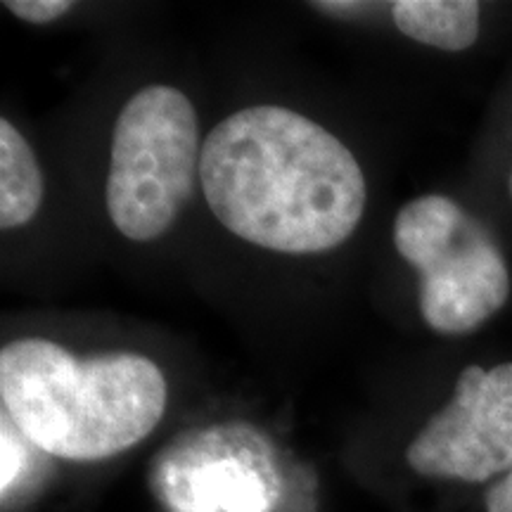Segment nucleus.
<instances>
[{
	"label": "nucleus",
	"instance_id": "nucleus-1",
	"mask_svg": "<svg viewBox=\"0 0 512 512\" xmlns=\"http://www.w3.org/2000/svg\"><path fill=\"white\" fill-rule=\"evenodd\" d=\"M200 185L211 214L249 245L320 254L351 238L368 200L361 164L304 114L254 105L204 138Z\"/></svg>",
	"mask_w": 512,
	"mask_h": 512
},
{
	"label": "nucleus",
	"instance_id": "nucleus-2",
	"mask_svg": "<svg viewBox=\"0 0 512 512\" xmlns=\"http://www.w3.org/2000/svg\"><path fill=\"white\" fill-rule=\"evenodd\" d=\"M5 418L55 458L105 460L143 441L164 418L162 368L140 354L76 358L41 337L0 351Z\"/></svg>",
	"mask_w": 512,
	"mask_h": 512
},
{
	"label": "nucleus",
	"instance_id": "nucleus-3",
	"mask_svg": "<svg viewBox=\"0 0 512 512\" xmlns=\"http://www.w3.org/2000/svg\"><path fill=\"white\" fill-rule=\"evenodd\" d=\"M202 145L195 107L174 86H147L121 107L105 204L124 238L152 242L174 226L200 181Z\"/></svg>",
	"mask_w": 512,
	"mask_h": 512
},
{
	"label": "nucleus",
	"instance_id": "nucleus-4",
	"mask_svg": "<svg viewBox=\"0 0 512 512\" xmlns=\"http://www.w3.org/2000/svg\"><path fill=\"white\" fill-rule=\"evenodd\" d=\"M394 247L420 273V311L441 335L477 330L510 297V273L491 233L453 202L425 195L394 219Z\"/></svg>",
	"mask_w": 512,
	"mask_h": 512
},
{
	"label": "nucleus",
	"instance_id": "nucleus-5",
	"mask_svg": "<svg viewBox=\"0 0 512 512\" xmlns=\"http://www.w3.org/2000/svg\"><path fill=\"white\" fill-rule=\"evenodd\" d=\"M152 489L174 512H268L280 496L271 441L245 422L178 437L155 460Z\"/></svg>",
	"mask_w": 512,
	"mask_h": 512
},
{
	"label": "nucleus",
	"instance_id": "nucleus-6",
	"mask_svg": "<svg viewBox=\"0 0 512 512\" xmlns=\"http://www.w3.org/2000/svg\"><path fill=\"white\" fill-rule=\"evenodd\" d=\"M406 460L422 477L472 484L512 472V363L467 366L453 399L408 444Z\"/></svg>",
	"mask_w": 512,
	"mask_h": 512
},
{
	"label": "nucleus",
	"instance_id": "nucleus-7",
	"mask_svg": "<svg viewBox=\"0 0 512 512\" xmlns=\"http://www.w3.org/2000/svg\"><path fill=\"white\" fill-rule=\"evenodd\" d=\"M482 5L477 0H396V29L413 41L439 50L470 48L479 36Z\"/></svg>",
	"mask_w": 512,
	"mask_h": 512
},
{
	"label": "nucleus",
	"instance_id": "nucleus-8",
	"mask_svg": "<svg viewBox=\"0 0 512 512\" xmlns=\"http://www.w3.org/2000/svg\"><path fill=\"white\" fill-rule=\"evenodd\" d=\"M43 202V174L27 138L0 121V226L19 228L36 216Z\"/></svg>",
	"mask_w": 512,
	"mask_h": 512
},
{
	"label": "nucleus",
	"instance_id": "nucleus-9",
	"mask_svg": "<svg viewBox=\"0 0 512 512\" xmlns=\"http://www.w3.org/2000/svg\"><path fill=\"white\" fill-rule=\"evenodd\" d=\"M3 8L29 24H50L72 10L69 0H5Z\"/></svg>",
	"mask_w": 512,
	"mask_h": 512
},
{
	"label": "nucleus",
	"instance_id": "nucleus-10",
	"mask_svg": "<svg viewBox=\"0 0 512 512\" xmlns=\"http://www.w3.org/2000/svg\"><path fill=\"white\" fill-rule=\"evenodd\" d=\"M22 467H24V448L17 439V430H10L8 422L3 420V479H0L3 496H8L10 486L17 482Z\"/></svg>",
	"mask_w": 512,
	"mask_h": 512
},
{
	"label": "nucleus",
	"instance_id": "nucleus-11",
	"mask_svg": "<svg viewBox=\"0 0 512 512\" xmlns=\"http://www.w3.org/2000/svg\"><path fill=\"white\" fill-rule=\"evenodd\" d=\"M486 512H512V472L486 491Z\"/></svg>",
	"mask_w": 512,
	"mask_h": 512
},
{
	"label": "nucleus",
	"instance_id": "nucleus-12",
	"mask_svg": "<svg viewBox=\"0 0 512 512\" xmlns=\"http://www.w3.org/2000/svg\"><path fill=\"white\" fill-rule=\"evenodd\" d=\"M510 195H512V174H510Z\"/></svg>",
	"mask_w": 512,
	"mask_h": 512
}]
</instances>
